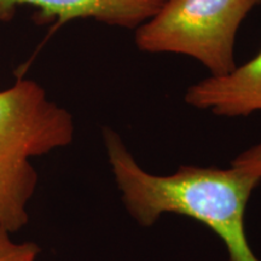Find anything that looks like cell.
Returning a JSON list of instances; mask_svg holds the SVG:
<instances>
[{"label":"cell","instance_id":"obj_1","mask_svg":"<svg viewBox=\"0 0 261 261\" xmlns=\"http://www.w3.org/2000/svg\"><path fill=\"white\" fill-rule=\"evenodd\" d=\"M103 140L123 204L140 226H152L166 213L184 215L210 227L226 246L230 261H261L244 227L260 175L234 166H180L173 174L155 175L140 167L115 130L104 127Z\"/></svg>","mask_w":261,"mask_h":261},{"label":"cell","instance_id":"obj_2","mask_svg":"<svg viewBox=\"0 0 261 261\" xmlns=\"http://www.w3.org/2000/svg\"><path fill=\"white\" fill-rule=\"evenodd\" d=\"M74 120L35 81L21 79L0 91V227L17 232L38 184L31 159L68 146Z\"/></svg>","mask_w":261,"mask_h":261},{"label":"cell","instance_id":"obj_3","mask_svg":"<svg viewBox=\"0 0 261 261\" xmlns=\"http://www.w3.org/2000/svg\"><path fill=\"white\" fill-rule=\"evenodd\" d=\"M261 0H163L136 28L135 41L149 54H177L198 61L211 75L236 67L238 29Z\"/></svg>","mask_w":261,"mask_h":261},{"label":"cell","instance_id":"obj_4","mask_svg":"<svg viewBox=\"0 0 261 261\" xmlns=\"http://www.w3.org/2000/svg\"><path fill=\"white\" fill-rule=\"evenodd\" d=\"M163 0H0V21L14 17L16 8L29 5L40 18L58 23L94 19L104 24L136 29L162 5Z\"/></svg>","mask_w":261,"mask_h":261},{"label":"cell","instance_id":"obj_5","mask_svg":"<svg viewBox=\"0 0 261 261\" xmlns=\"http://www.w3.org/2000/svg\"><path fill=\"white\" fill-rule=\"evenodd\" d=\"M185 103L218 116H249L261 112V50L230 73L205 77L187 90Z\"/></svg>","mask_w":261,"mask_h":261},{"label":"cell","instance_id":"obj_6","mask_svg":"<svg viewBox=\"0 0 261 261\" xmlns=\"http://www.w3.org/2000/svg\"><path fill=\"white\" fill-rule=\"evenodd\" d=\"M39 253L35 243L15 242L8 231L0 227V261H35Z\"/></svg>","mask_w":261,"mask_h":261},{"label":"cell","instance_id":"obj_7","mask_svg":"<svg viewBox=\"0 0 261 261\" xmlns=\"http://www.w3.org/2000/svg\"><path fill=\"white\" fill-rule=\"evenodd\" d=\"M231 166L238 167L244 171L254 173L261 177V143L253 145L242 154H240L231 163Z\"/></svg>","mask_w":261,"mask_h":261}]
</instances>
